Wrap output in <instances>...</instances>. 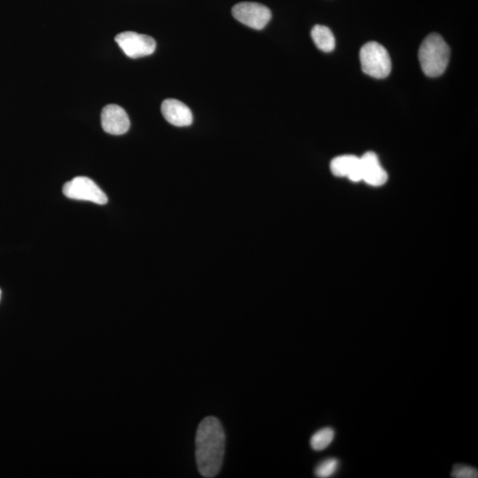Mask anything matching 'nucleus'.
I'll return each mask as SVG.
<instances>
[{
    "mask_svg": "<svg viewBox=\"0 0 478 478\" xmlns=\"http://www.w3.org/2000/svg\"><path fill=\"white\" fill-rule=\"evenodd\" d=\"M334 437L335 431L332 428H323L311 437L310 446L314 451H323L331 445Z\"/></svg>",
    "mask_w": 478,
    "mask_h": 478,
    "instance_id": "obj_12",
    "label": "nucleus"
},
{
    "mask_svg": "<svg viewBox=\"0 0 478 478\" xmlns=\"http://www.w3.org/2000/svg\"><path fill=\"white\" fill-rule=\"evenodd\" d=\"M360 64L366 75L376 79H384L390 75L391 61L384 46L376 42L364 45L360 52Z\"/></svg>",
    "mask_w": 478,
    "mask_h": 478,
    "instance_id": "obj_3",
    "label": "nucleus"
},
{
    "mask_svg": "<svg viewBox=\"0 0 478 478\" xmlns=\"http://www.w3.org/2000/svg\"><path fill=\"white\" fill-rule=\"evenodd\" d=\"M67 198L89 202L98 205L107 204V196L94 181L85 177H77L67 182L63 186Z\"/></svg>",
    "mask_w": 478,
    "mask_h": 478,
    "instance_id": "obj_4",
    "label": "nucleus"
},
{
    "mask_svg": "<svg viewBox=\"0 0 478 478\" xmlns=\"http://www.w3.org/2000/svg\"><path fill=\"white\" fill-rule=\"evenodd\" d=\"M331 171L336 177H348L354 183L362 181L360 158L357 156L342 155L336 157L332 160Z\"/></svg>",
    "mask_w": 478,
    "mask_h": 478,
    "instance_id": "obj_10",
    "label": "nucleus"
},
{
    "mask_svg": "<svg viewBox=\"0 0 478 478\" xmlns=\"http://www.w3.org/2000/svg\"><path fill=\"white\" fill-rule=\"evenodd\" d=\"M314 44L321 51L331 52L335 49V36L328 27L316 25L311 32Z\"/></svg>",
    "mask_w": 478,
    "mask_h": 478,
    "instance_id": "obj_11",
    "label": "nucleus"
},
{
    "mask_svg": "<svg viewBox=\"0 0 478 478\" xmlns=\"http://www.w3.org/2000/svg\"><path fill=\"white\" fill-rule=\"evenodd\" d=\"M339 467V461L338 459L329 458L325 459L317 466L314 474L317 477L327 478L331 477L336 473Z\"/></svg>",
    "mask_w": 478,
    "mask_h": 478,
    "instance_id": "obj_13",
    "label": "nucleus"
},
{
    "mask_svg": "<svg viewBox=\"0 0 478 478\" xmlns=\"http://www.w3.org/2000/svg\"><path fill=\"white\" fill-rule=\"evenodd\" d=\"M232 14L239 23L261 30L270 23L272 14L265 6L254 2H241L232 8Z\"/></svg>",
    "mask_w": 478,
    "mask_h": 478,
    "instance_id": "obj_5",
    "label": "nucleus"
},
{
    "mask_svg": "<svg viewBox=\"0 0 478 478\" xmlns=\"http://www.w3.org/2000/svg\"><path fill=\"white\" fill-rule=\"evenodd\" d=\"M360 165L362 181L375 187H380L387 183V173L382 168L378 157L375 153H366L360 157Z\"/></svg>",
    "mask_w": 478,
    "mask_h": 478,
    "instance_id": "obj_8",
    "label": "nucleus"
},
{
    "mask_svg": "<svg viewBox=\"0 0 478 478\" xmlns=\"http://www.w3.org/2000/svg\"><path fill=\"white\" fill-rule=\"evenodd\" d=\"M116 42L129 58L149 56L156 49V42L149 36L133 32H125L116 36Z\"/></svg>",
    "mask_w": 478,
    "mask_h": 478,
    "instance_id": "obj_6",
    "label": "nucleus"
},
{
    "mask_svg": "<svg viewBox=\"0 0 478 478\" xmlns=\"http://www.w3.org/2000/svg\"><path fill=\"white\" fill-rule=\"evenodd\" d=\"M1 296H2V292H1V290H0V300H1Z\"/></svg>",
    "mask_w": 478,
    "mask_h": 478,
    "instance_id": "obj_15",
    "label": "nucleus"
},
{
    "mask_svg": "<svg viewBox=\"0 0 478 478\" xmlns=\"http://www.w3.org/2000/svg\"><path fill=\"white\" fill-rule=\"evenodd\" d=\"M452 477L455 478H477L478 471L477 468L470 466L455 465L453 468Z\"/></svg>",
    "mask_w": 478,
    "mask_h": 478,
    "instance_id": "obj_14",
    "label": "nucleus"
},
{
    "mask_svg": "<svg viewBox=\"0 0 478 478\" xmlns=\"http://www.w3.org/2000/svg\"><path fill=\"white\" fill-rule=\"evenodd\" d=\"M162 113L166 121L177 127H186L193 121V113L189 107L173 98L163 101Z\"/></svg>",
    "mask_w": 478,
    "mask_h": 478,
    "instance_id": "obj_9",
    "label": "nucleus"
},
{
    "mask_svg": "<svg viewBox=\"0 0 478 478\" xmlns=\"http://www.w3.org/2000/svg\"><path fill=\"white\" fill-rule=\"evenodd\" d=\"M101 125L107 133L115 135L125 134L131 127L126 111L117 105H107L101 113Z\"/></svg>",
    "mask_w": 478,
    "mask_h": 478,
    "instance_id": "obj_7",
    "label": "nucleus"
},
{
    "mask_svg": "<svg viewBox=\"0 0 478 478\" xmlns=\"http://www.w3.org/2000/svg\"><path fill=\"white\" fill-rule=\"evenodd\" d=\"M225 433L221 422L208 416L200 422L196 434V461L200 475L217 477L223 466Z\"/></svg>",
    "mask_w": 478,
    "mask_h": 478,
    "instance_id": "obj_1",
    "label": "nucleus"
},
{
    "mask_svg": "<svg viewBox=\"0 0 478 478\" xmlns=\"http://www.w3.org/2000/svg\"><path fill=\"white\" fill-rule=\"evenodd\" d=\"M451 51L448 45L439 34L428 35L422 43L418 57L422 71L428 77H437L445 72L448 66Z\"/></svg>",
    "mask_w": 478,
    "mask_h": 478,
    "instance_id": "obj_2",
    "label": "nucleus"
}]
</instances>
